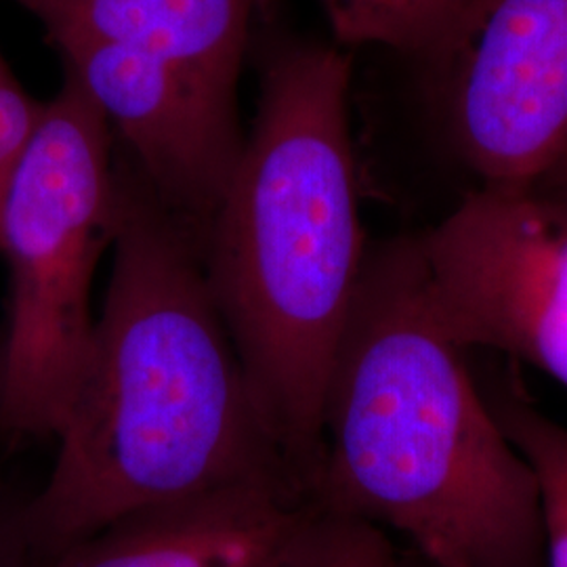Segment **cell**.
I'll return each instance as SVG.
<instances>
[{"mask_svg":"<svg viewBox=\"0 0 567 567\" xmlns=\"http://www.w3.org/2000/svg\"><path fill=\"white\" fill-rule=\"evenodd\" d=\"M112 255L55 463L25 501L41 561L150 505L259 477L303 484L213 299L203 244L118 145Z\"/></svg>","mask_w":567,"mask_h":567,"instance_id":"cell-1","label":"cell"},{"mask_svg":"<svg viewBox=\"0 0 567 567\" xmlns=\"http://www.w3.org/2000/svg\"><path fill=\"white\" fill-rule=\"evenodd\" d=\"M257 114L204 238V274L257 404L309 492L322 408L364 265L339 44L257 21Z\"/></svg>","mask_w":567,"mask_h":567,"instance_id":"cell-2","label":"cell"},{"mask_svg":"<svg viewBox=\"0 0 567 567\" xmlns=\"http://www.w3.org/2000/svg\"><path fill=\"white\" fill-rule=\"evenodd\" d=\"M435 324L416 236L368 244L326 383L313 507L468 567H547L538 482Z\"/></svg>","mask_w":567,"mask_h":567,"instance_id":"cell-3","label":"cell"},{"mask_svg":"<svg viewBox=\"0 0 567 567\" xmlns=\"http://www.w3.org/2000/svg\"><path fill=\"white\" fill-rule=\"evenodd\" d=\"M116 227V137L63 74L0 206L9 271L0 433L55 437L89 360L91 290Z\"/></svg>","mask_w":567,"mask_h":567,"instance_id":"cell-4","label":"cell"},{"mask_svg":"<svg viewBox=\"0 0 567 567\" xmlns=\"http://www.w3.org/2000/svg\"><path fill=\"white\" fill-rule=\"evenodd\" d=\"M414 236L426 307L452 343L567 386V210L532 185H482Z\"/></svg>","mask_w":567,"mask_h":567,"instance_id":"cell-5","label":"cell"},{"mask_svg":"<svg viewBox=\"0 0 567 567\" xmlns=\"http://www.w3.org/2000/svg\"><path fill=\"white\" fill-rule=\"evenodd\" d=\"M444 76L447 133L484 185L567 158V0H475Z\"/></svg>","mask_w":567,"mask_h":567,"instance_id":"cell-6","label":"cell"},{"mask_svg":"<svg viewBox=\"0 0 567 567\" xmlns=\"http://www.w3.org/2000/svg\"><path fill=\"white\" fill-rule=\"evenodd\" d=\"M53 49L143 182L204 244L243 156L236 102L126 49L86 41Z\"/></svg>","mask_w":567,"mask_h":567,"instance_id":"cell-7","label":"cell"},{"mask_svg":"<svg viewBox=\"0 0 567 567\" xmlns=\"http://www.w3.org/2000/svg\"><path fill=\"white\" fill-rule=\"evenodd\" d=\"M313 511L295 477L246 480L133 511L39 567H288Z\"/></svg>","mask_w":567,"mask_h":567,"instance_id":"cell-8","label":"cell"},{"mask_svg":"<svg viewBox=\"0 0 567 567\" xmlns=\"http://www.w3.org/2000/svg\"><path fill=\"white\" fill-rule=\"evenodd\" d=\"M47 42H100L161 61L236 102L267 0H16Z\"/></svg>","mask_w":567,"mask_h":567,"instance_id":"cell-9","label":"cell"},{"mask_svg":"<svg viewBox=\"0 0 567 567\" xmlns=\"http://www.w3.org/2000/svg\"><path fill=\"white\" fill-rule=\"evenodd\" d=\"M341 49L383 47L435 72L454 51L475 0H318Z\"/></svg>","mask_w":567,"mask_h":567,"instance_id":"cell-10","label":"cell"},{"mask_svg":"<svg viewBox=\"0 0 567 567\" xmlns=\"http://www.w3.org/2000/svg\"><path fill=\"white\" fill-rule=\"evenodd\" d=\"M508 442L532 466L543 513L545 566L567 567V429L508 389L489 404Z\"/></svg>","mask_w":567,"mask_h":567,"instance_id":"cell-11","label":"cell"},{"mask_svg":"<svg viewBox=\"0 0 567 567\" xmlns=\"http://www.w3.org/2000/svg\"><path fill=\"white\" fill-rule=\"evenodd\" d=\"M288 567H421L393 545L385 527L313 511L290 550Z\"/></svg>","mask_w":567,"mask_h":567,"instance_id":"cell-12","label":"cell"},{"mask_svg":"<svg viewBox=\"0 0 567 567\" xmlns=\"http://www.w3.org/2000/svg\"><path fill=\"white\" fill-rule=\"evenodd\" d=\"M47 102L32 97L0 53V206L18 164L37 135Z\"/></svg>","mask_w":567,"mask_h":567,"instance_id":"cell-13","label":"cell"},{"mask_svg":"<svg viewBox=\"0 0 567 567\" xmlns=\"http://www.w3.org/2000/svg\"><path fill=\"white\" fill-rule=\"evenodd\" d=\"M41 559L25 527V501L0 480V567H39Z\"/></svg>","mask_w":567,"mask_h":567,"instance_id":"cell-14","label":"cell"},{"mask_svg":"<svg viewBox=\"0 0 567 567\" xmlns=\"http://www.w3.org/2000/svg\"><path fill=\"white\" fill-rule=\"evenodd\" d=\"M532 187L538 189L550 203L567 210V158L564 163L557 164L540 182L534 183Z\"/></svg>","mask_w":567,"mask_h":567,"instance_id":"cell-15","label":"cell"},{"mask_svg":"<svg viewBox=\"0 0 567 567\" xmlns=\"http://www.w3.org/2000/svg\"><path fill=\"white\" fill-rule=\"evenodd\" d=\"M426 561H431L435 567H468L461 561V559H456L454 555H450L446 550H435V553H429L425 557Z\"/></svg>","mask_w":567,"mask_h":567,"instance_id":"cell-16","label":"cell"},{"mask_svg":"<svg viewBox=\"0 0 567 567\" xmlns=\"http://www.w3.org/2000/svg\"><path fill=\"white\" fill-rule=\"evenodd\" d=\"M0 395H2V337H0Z\"/></svg>","mask_w":567,"mask_h":567,"instance_id":"cell-17","label":"cell"}]
</instances>
